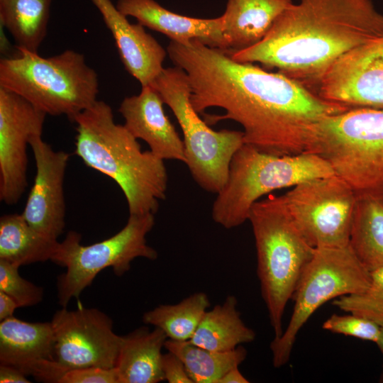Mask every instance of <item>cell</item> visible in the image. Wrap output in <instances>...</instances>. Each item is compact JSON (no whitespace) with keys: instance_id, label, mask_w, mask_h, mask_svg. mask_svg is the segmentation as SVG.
Wrapping results in <instances>:
<instances>
[{"instance_id":"1","label":"cell","mask_w":383,"mask_h":383,"mask_svg":"<svg viewBox=\"0 0 383 383\" xmlns=\"http://www.w3.org/2000/svg\"><path fill=\"white\" fill-rule=\"evenodd\" d=\"M167 52L187 74L191 103L209 124L232 120L244 143L275 155L305 152L310 128L350 109L321 98L299 81L233 60L228 52L194 39L170 41Z\"/></svg>"},{"instance_id":"2","label":"cell","mask_w":383,"mask_h":383,"mask_svg":"<svg viewBox=\"0 0 383 383\" xmlns=\"http://www.w3.org/2000/svg\"><path fill=\"white\" fill-rule=\"evenodd\" d=\"M382 35L383 14L371 0H298L260 42L230 55L276 68L312 89L341 55Z\"/></svg>"},{"instance_id":"3","label":"cell","mask_w":383,"mask_h":383,"mask_svg":"<svg viewBox=\"0 0 383 383\" xmlns=\"http://www.w3.org/2000/svg\"><path fill=\"white\" fill-rule=\"evenodd\" d=\"M74 153L84 163L113 179L123 192L129 215L155 214L166 197L168 174L164 160L143 151L124 126L114 121L111 107L97 100L74 121Z\"/></svg>"},{"instance_id":"4","label":"cell","mask_w":383,"mask_h":383,"mask_svg":"<svg viewBox=\"0 0 383 383\" xmlns=\"http://www.w3.org/2000/svg\"><path fill=\"white\" fill-rule=\"evenodd\" d=\"M248 220L254 235L257 276L274 338L299 277L311 258V246L295 225L282 195L269 194L251 207Z\"/></svg>"},{"instance_id":"5","label":"cell","mask_w":383,"mask_h":383,"mask_svg":"<svg viewBox=\"0 0 383 383\" xmlns=\"http://www.w3.org/2000/svg\"><path fill=\"white\" fill-rule=\"evenodd\" d=\"M0 87L46 114L66 116L73 122L97 101L99 79L84 55L74 50L43 57L18 50L15 56L0 60Z\"/></svg>"},{"instance_id":"6","label":"cell","mask_w":383,"mask_h":383,"mask_svg":"<svg viewBox=\"0 0 383 383\" xmlns=\"http://www.w3.org/2000/svg\"><path fill=\"white\" fill-rule=\"evenodd\" d=\"M333 174L331 165L316 154L275 155L244 143L231 160L226 183L216 194L212 218L226 229L238 227L248 220L251 207L264 195Z\"/></svg>"},{"instance_id":"7","label":"cell","mask_w":383,"mask_h":383,"mask_svg":"<svg viewBox=\"0 0 383 383\" xmlns=\"http://www.w3.org/2000/svg\"><path fill=\"white\" fill-rule=\"evenodd\" d=\"M305 152L316 154L356 193L383 192V110L350 109L314 124Z\"/></svg>"},{"instance_id":"8","label":"cell","mask_w":383,"mask_h":383,"mask_svg":"<svg viewBox=\"0 0 383 383\" xmlns=\"http://www.w3.org/2000/svg\"><path fill=\"white\" fill-rule=\"evenodd\" d=\"M175 116L183 133L186 165L205 191L218 194L227 182L231 160L245 143L243 131H214L191 103V87L181 68H163L150 84Z\"/></svg>"},{"instance_id":"9","label":"cell","mask_w":383,"mask_h":383,"mask_svg":"<svg viewBox=\"0 0 383 383\" xmlns=\"http://www.w3.org/2000/svg\"><path fill=\"white\" fill-rule=\"evenodd\" d=\"M155 214L129 215L125 226L113 236L89 245L81 244L82 235L70 231L58 242L51 261L66 268L57 279V296L62 307L78 298L104 269L111 267L117 276L131 268L137 257L157 258L146 236L155 224Z\"/></svg>"},{"instance_id":"10","label":"cell","mask_w":383,"mask_h":383,"mask_svg":"<svg viewBox=\"0 0 383 383\" xmlns=\"http://www.w3.org/2000/svg\"><path fill=\"white\" fill-rule=\"evenodd\" d=\"M370 282V272L349 244L315 248L293 293L294 304L289 323L270 343L273 365L278 368L289 361L298 333L321 305L333 299L363 292Z\"/></svg>"},{"instance_id":"11","label":"cell","mask_w":383,"mask_h":383,"mask_svg":"<svg viewBox=\"0 0 383 383\" xmlns=\"http://www.w3.org/2000/svg\"><path fill=\"white\" fill-rule=\"evenodd\" d=\"M356 196L336 174L303 182L282 195L295 225L314 248L349 244Z\"/></svg>"},{"instance_id":"12","label":"cell","mask_w":383,"mask_h":383,"mask_svg":"<svg viewBox=\"0 0 383 383\" xmlns=\"http://www.w3.org/2000/svg\"><path fill=\"white\" fill-rule=\"evenodd\" d=\"M51 323L55 360L65 369L115 367L123 335L114 333L113 321L105 313L95 308L62 307Z\"/></svg>"},{"instance_id":"13","label":"cell","mask_w":383,"mask_h":383,"mask_svg":"<svg viewBox=\"0 0 383 383\" xmlns=\"http://www.w3.org/2000/svg\"><path fill=\"white\" fill-rule=\"evenodd\" d=\"M46 115L0 87V200L6 205L17 204L28 187L27 148L42 135Z\"/></svg>"},{"instance_id":"14","label":"cell","mask_w":383,"mask_h":383,"mask_svg":"<svg viewBox=\"0 0 383 383\" xmlns=\"http://www.w3.org/2000/svg\"><path fill=\"white\" fill-rule=\"evenodd\" d=\"M316 92L350 109L383 110V35L341 55L322 76Z\"/></svg>"},{"instance_id":"15","label":"cell","mask_w":383,"mask_h":383,"mask_svg":"<svg viewBox=\"0 0 383 383\" xmlns=\"http://www.w3.org/2000/svg\"><path fill=\"white\" fill-rule=\"evenodd\" d=\"M30 146L36 172L21 213L38 233L57 240L65 227L64 181L70 155L63 150H54L42 135L34 136Z\"/></svg>"},{"instance_id":"16","label":"cell","mask_w":383,"mask_h":383,"mask_svg":"<svg viewBox=\"0 0 383 383\" xmlns=\"http://www.w3.org/2000/svg\"><path fill=\"white\" fill-rule=\"evenodd\" d=\"M55 347L51 321L31 323L13 316L0 322V364L26 376L59 383L67 370L56 361Z\"/></svg>"},{"instance_id":"17","label":"cell","mask_w":383,"mask_h":383,"mask_svg":"<svg viewBox=\"0 0 383 383\" xmlns=\"http://www.w3.org/2000/svg\"><path fill=\"white\" fill-rule=\"evenodd\" d=\"M163 104L157 91L147 85L139 94L126 97L118 111L126 129L136 139L144 140L155 155L186 163L184 142L165 115Z\"/></svg>"},{"instance_id":"18","label":"cell","mask_w":383,"mask_h":383,"mask_svg":"<svg viewBox=\"0 0 383 383\" xmlns=\"http://www.w3.org/2000/svg\"><path fill=\"white\" fill-rule=\"evenodd\" d=\"M111 31L127 72L142 87L150 85L163 70L167 54L140 23H131L111 0H91Z\"/></svg>"},{"instance_id":"19","label":"cell","mask_w":383,"mask_h":383,"mask_svg":"<svg viewBox=\"0 0 383 383\" xmlns=\"http://www.w3.org/2000/svg\"><path fill=\"white\" fill-rule=\"evenodd\" d=\"M117 9L125 16L161 33L172 41L186 43L196 39L214 48L226 51L223 16L215 18H198L170 11L155 0H118Z\"/></svg>"},{"instance_id":"20","label":"cell","mask_w":383,"mask_h":383,"mask_svg":"<svg viewBox=\"0 0 383 383\" xmlns=\"http://www.w3.org/2000/svg\"><path fill=\"white\" fill-rule=\"evenodd\" d=\"M292 0H228L224 19L226 52L230 54L260 42Z\"/></svg>"},{"instance_id":"21","label":"cell","mask_w":383,"mask_h":383,"mask_svg":"<svg viewBox=\"0 0 383 383\" xmlns=\"http://www.w3.org/2000/svg\"><path fill=\"white\" fill-rule=\"evenodd\" d=\"M167 339L159 328L140 327L123 335L115 365L117 383H157L164 381L162 349Z\"/></svg>"},{"instance_id":"22","label":"cell","mask_w":383,"mask_h":383,"mask_svg":"<svg viewBox=\"0 0 383 383\" xmlns=\"http://www.w3.org/2000/svg\"><path fill=\"white\" fill-rule=\"evenodd\" d=\"M356 194L349 245L370 272L383 266V192Z\"/></svg>"},{"instance_id":"23","label":"cell","mask_w":383,"mask_h":383,"mask_svg":"<svg viewBox=\"0 0 383 383\" xmlns=\"http://www.w3.org/2000/svg\"><path fill=\"white\" fill-rule=\"evenodd\" d=\"M237 306V299L229 295L223 304L206 311L189 340L217 352L230 351L241 344L252 342L255 333L245 324Z\"/></svg>"},{"instance_id":"24","label":"cell","mask_w":383,"mask_h":383,"mask_svg":"<svg viewBox=\"0 0 383 383\" xmlns=\"http://www.w3.org/2000/svg\"><path fill=\"white\" fill-rule=\"evenodd\" d=\"M57 240L38 233L22 213L5 214L0 218V260L19 267L51 260Z\"/></svg>"},{"instance_id":"25","label":"cell","mask_w":383,"mask_h":383,"mask_svg":"<svg viewBox=\"0 0 383 383\" xmlns=\"http://www.w3.org/2000/svg\"><path fill=\"white\" fill-rule=\"evenodd\" d=\"M52 0H0V18L17 49L38 53L44 40Z\"/></svg>"},{"instance_id":"26","label":"cell","mask_w":383,"mask_h":383,"mask_svg":"<svg viewBox=\"0 0 383 383\" xmlns=\"http://www.w3.org/2000/svg\"><path fill=\"white\" fill-rule=\"evenodd\" d=\"M165 348L180 358L193 383H218L225 373L238 367L247 356V350L241 345L230 351L217 352L189 340L167 339Z\"/></svg>"},{"instance_id":"27","label":"cell","mask_w":383,"mask_h":383,"mask_svg":"<svg viewBox=\"0 0 383 383\" xmlns=\"http://www.w3.org/2000/svg\"><path fill=\"white\" fill-rule=\"evenodd\" d=\"M211 303L206 294L194 293L176 304H162L144 313L143 321L160 328L167 339L189 340Z\"/></svg>"},{"instance_id":"28","label":"cell","mask_w":383,"mask_h":383,"mask_svg":"<svg viewBox=\"0 0 383 383\" xmlns=\"http://www.w3.org/2000/svg\"><path fill=\"white\" fill-rule=\"evenodd\" d=\"M333 304L383 326V266L370 271V282L365 291L338 297Z\"/></svg>"},{"instance_id":"29","label":"cell","mask_w":383,"mask_h":383,"mask_svg":"<svg viewBox=\"0 0 383 383\" xmlns=\"http://www.w3.org/2000/svg\"><path fill=\"white\" fill-rule=\"evenodd\" d=\"M19 267L0 260V291L12 297L18 307L36 305L43 299V289L23 278L19 274Z\"/></svg>"},{"instance_id":"30","label":"cell","mask_w":383,"mask_h":383,"mask_svg":"<svg viewBox=\"0 0 383 383\" xmlns=\"http://www.w3.org/2000/svg\"><path fill=\"white\" fill-rule=\"evenodd\" d=\"M322 327L332 333L374 343L378 340L382 328L370 319L353 313L333 314L323 322Z\"/></svg>"},{"instance_id":"31","label":"cell","mask_w":383,"mask_h":383,"mask_svg":"<svg viewBox=\"0 0 383 383\" xmlns=\"http://www.w3.org/2000/svg\"><path fill=\"white\" fill-rule=\"evenodd\" d=\"M59 383H117L115 368L89 367L67 370Z\"/></svg>"},{"instance_id":"32","label":"cell","mask_w":383,"mask_h":383,"mask_svg":"<svg viewBox=\"0 0 383 383\" xmlns=\"http://www.w3.org/2000/svg\"><path fill=\"white\" fill-rule=\"evenodd\" d=\"M162 370L169 383H193L183 362L171 352L162 354Z\"/></svg>"},{"instance_id":"33","label":"cell","mask_w":383,"mask_h":383,"mask_svg":"<svg viewBox=\"0 0 383 383\" xmlns=\"http://www.w3.org/2000/svg\"><path fill=\"white\" fill-rule=\"evenodd\" d=\"M1 383H30V381L18 369L7 365L0 364Z\"/></svg>"},{"instance_id":"34","label":"cell","mask_w":383,"mask_h":383,"mask_svg":"<svg viewBox=\"0 0 383 383\" xmlns=\"http://www.w3.org/2000/svg\"><path fill=\"white\" fill-rule=\"evenodd\" d=\"M17 308L18 306L16 301L5 292L0 291V321L13 317Z\"/></svg>"},{"instance_id":"35","label":"cell","mask_w":383,"mask_h":383,"mask_svg":"<svg viewBox=\"0 0 383 383\" xmlns=\"http://www.w3.org/2000/svg\"><path fill=\"white\" fill-rule=\"evenodd\" d=\"M249 381L240 372L238 367L228 371L223 374L218 383H248Z\"/></svg>"},{"instance_id":"36","label":"cell","mask_w":383,"mask_h":383,"mask_svg":"<svg viewBox=\"0 0 383 383\" xmlns=\"http://www.w3.org/2000/svg\"><path fill=\"white\" fill-rule=\"evenodd\" d=\"M375 343L377 345L379 349L383 355V326L381 328L379 336Z\"/></svg>"},{"instance_id":"37","label":"cell","mask_w":383,"mask_h":383,"mask_svg":"<svg viewBox=\"0 0 383 383\" xmlns=\"http://www.w3.org/2000/svg\"><path fill=\"white\" fill-rule=\"evenodd\" d=\"M382 382H383V374H382Z\"/></svg>"}]
</instances>
